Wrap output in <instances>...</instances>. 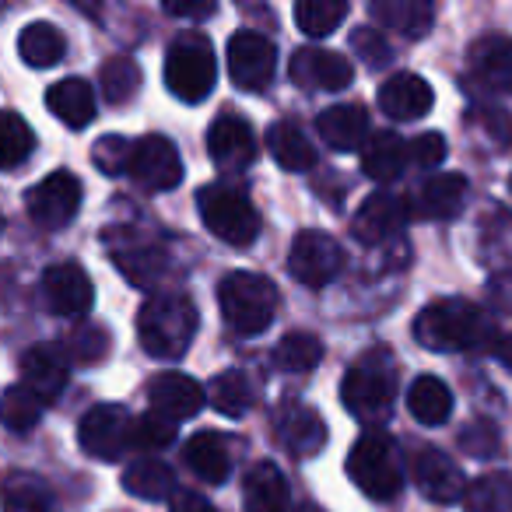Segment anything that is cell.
I'll use <instances>...</instances> for the list:
<instances>
[{
    "mask_svg": "<svg viewBox=\"0 0 512 512\" xmlns=\"http://www.w3.org/2000/svg\"><path fill=\"white\" fill-rule=\"evenodd\" d=\"M43 400L36 397V393L29 390V386H8L4 390V397H0V425L8 428V432H32V428L39 425V418H43Z\"/></svg>",
    "mask_w": 512,
    "mask_h": 512,
    "instance_id": "obj_37",
    "label": "cell"
},
{
    "mask_svg": "<svg viewBox=\"0 0 512 512\" xmlns=\"http://www.w3.org/2000/svg\"><path fill=\"white\" fill-rule=\"evenodd\" d=\"M36 148V134L18 113H0V169H18Z\"/></svg>",
    "mask_w": 512,
    "mask_h": 512,
    "instance_id": "obj_41",
    "label": "cell"
},
{
    "mask_svg": "<svg viewBox=\"0 0 512 512\" xmlns=\"http://www.w3.org/2000/svg\"><path fill=\"white\" fill-rule=\"evenodd\" d=\"M165 88L176 95L179 102H204L214 92V81H218V57H214V46L207 43L200 32H186L176 43L169 46V57H165Z\"/></svg>",
    "mask_w": 512,
    "mask_h": 512,
    "instance_id": "obj_6",
    "label": "cell"
},
{
    "mask_svg": "<svg viewBox=\"0 0 512 512\" xmlns=\"http://www.w3.org/2000/svg\"><path fill=\"white\" fill-rule=\"evenodd\" d=\"M176 439V421L162 418V414L148 411L134 421V446L137 449H148V453H158V449L172 446Z\"/></svg>",
    "mask_w": 512,
    "mask_h": 512,
    "instance_id": "obj_44",
    "label": "cell"
},
{
    "mask_svg": "<svg viewBox=\"0 0 512 512\" xmlns=\"http://www.w3.org/2000/svg\"><path fill=\"white\" fill-rule=\"evenodd\" d=\"M71 351L81 365H95L109 355V334L99 327V323H85V327L74 330L71 337Z\"/></svg>",
    "mask_w": 512,
    "mask_h": 512,
    "instance_id": "obj_45",
    "label": "cell"
},
{
    "mask_svg": "<svg viewBox=\"0 0 512 512\" xmlns=\"http://www.w3.org/2000/svg\"><path fill=\"white\" fill-rule=\"evenodd\" d=\"M130 155H134V144L127 141V137H116V134H106L95 141L92 148V162L99 172H106V176H120V172L130 169Z\"/></svg>",
    "mask_w": 512,
    "mask_h": 512,
    "instance_id": "obj_43",
    "label": "cell"
},
{
    "mask_svg": "<svg viewBox=\"0 0 512 512\" xmlns=\"http://www.w3.org/2000/svg\"><path fill=\"white\" fill-rule=\"evenodd\" d=\"M78 442L95 460H120L134 446V418L120 404H95L81 418Z\"/></svg>",
    "mask_w": 512,
    "mask_h": 512,
    "instance_id": "obj_10",
    "label": "cell"
},
{
    "mask_svg": "<svg viewBox=\"0 0 512 512\" xmlns=\"http://www.w3.org/2000/svg\"><path fill=\"white\" fill-rule=\"evenodd\" d=\"M228 78L242 92H264L278 71V50L260 32H235L225 50Z\"/></svg>",
    "mask_w": 512,
    "mask_h": 512,
    "instance_id": "obj_8",
    "label": "cell"
},
{
    "mask_svg": "<svg viewBox=\"0 0 512 512\" xmlns=\"http://www.w3.org/2000/svg\"><path fill=\"white\" fill-rule=\"evenodd\" d=\"M218 306L235 334H264L281 306V292L271 278L253 271H232L218 285Z\"/></svg>",
    "mask_w": 512,
    "mask_h": 512,
    "instance_id": "obj_3",
    "label": "cell"
},
{
    "mask_svg": "<svg viewBox=\"0 0 512 512\" xmlns=\"http://www.w3.org/2000/svg\"><path fill=\"white\" fill-rule=\"evenodd\" d=\"M0 502L4 512H57L50 484L36 474H8L0 481Z\"/></svg>",
    "mask_w": 512,
    "mask_h": 512,
    "instance_id": "obj_30",
    "label": "cell"
},
{
    "mask_svg": "<svg viewBox=\"0 0 512 512\" xmlns=\"http://www.w3.org/2000/svg\"><path fill=\"white\" fill-rule=\"evenodd\" d=\"M0 225H4V218H0Z\"/></svg>",
    "mask_w": 512,
    "mask_h": 512,
    "instance_id": "obj_55",
    "label": "cell"
},
{
    "mask_svg": "<svg viewBox=\"0 0 512 512\" xmlns=\"http://www.w3.org/2000/svg\"><path fill=\"white\" fill-rule=\"evenodd\" d=\"M197 211L204 218L207 232L214 239L228 242V246H253L260 235V211L246 193L232 190V186H204L197 193Z\"/></svg>",
    "mask_w": 512,
    "mask_h": 512,
    "instance_id": "obj_7",
    "label": "cell"
},
{
    "mask_svg": "<svg viewBox=\"0 0 512 512\" xmlns=\"http://www.w3.org/2000/svg\"><path fill=\"white\" fill-rule=\"evenodd\" d=\"M509 190H512V176H509Z\"/></svg>",
    "mask_w": 512,
    "mask_h": 512,
    "instance_id": "obj_54",
    "label": "cell"
},
{
    "mask_svg": "<svg viewBox=\"0 0 512 512\" xmlns=\"http://www.w3.org/2000/svg\"><path fill=\"white\" fill-rule=\"evenodd\" d=\"M407 151H411L414 165H421V169H435V165L446 162V137L442 134H418L411 144H407Z\"/></svg>",
    "mask_w": 512,
    "mask_h": 512,
    "instance_id": "obj_46",
    "label": "cell"
},
{
    "mask_svg": "<svg viewBox=\"0 0 512 512\" xmlns=\"http://www.w3.org/2000/svg\"><path fill=\"white\" fill-rule=\"evenodd\" d=\"M491 355L505 365V372H512V334H498L495 344H491Z\"/></svg>",
    "mask_w": 512,
    "mask_h": 512,
    "instance_id": "obj_52",
    "label": "cell"
},
{
    "mask_svg": "<svg viewBox=\"0 0 512 512\" xmlns=\"http://www.w3.org/2000/svg\"><path fill=\"white\" fill-rule=\"evenodd\" d=\"M488 116H481L484 130H491L498 144H512V116L505 109H484Z\"/></svg>",
    "mask_w": 512,
    "mask_h": 512,
    "instance_id": "obj_50",
    "label": "cell"
},
{
    "mask_svg": "<svg viewBox=\"0 0 512 512\" xmlns=\"http://www.w3.org/2000/svg\"><path fill=\"white\" fill-rule=\"evenodd\" d=\"M169 512H218V509L204 495H197V491H176L169 498Z\"/></svg>",
    "mask_w": 512,
    "mask_h": 512,
    "instance_id": "obj_51",
    "label": "cell"
},
{
    "mask_svg": "<svg viewBox=\"0 0 512 512\" xmlns=\"http://www.w3.org/2000/svg\"><path fill=\"white\" fill-rule=\"evenodd\" d=\"M344 18H348L344 0H302V4H295V25L313 39L330 36Z\"/></svg>",
    "mask_w": 512,
    "mask_h": 512,
    "instance_id": "obj_40",
    "label": "cell"
},
{
    "mask_svg": "<svg viewBox=\"0 0 512 512\" xmlns=\"http://www.w3.org/2000/svg\"><path fill=\"white\" fill-rule=\"evenodd\" d=\"M22 379L43 404L57 400L67 390V383H71V362H67L64 348H57V344L29 348L22 358Z\"/></svg>",
    "mask_w": 512,
    "mask_h": 512,
    "instance_id": "obj_19",
    "label": "cell"
},
{
    "mask_svg": "<svg viewBox=\"0 0 512 512\" xmlns=\"http://www.w3.org/2000/svg\"><path fill=\"white\" fill-rule=\"evenodd\" d=\"M470 74L477 85L491 92L512 95V39L509 36H484L467 53Z\"/></svg>",
    "mask_w": 512,
    "mask_h": 512,
    "instance_id": "obj_20",
    "label": "cell"
},
{
    "mask_svg": "<svg viewBox=\"0 0 512 512\" xmlns=\"http://www.w3.org/2000/svg\"><path fill=\"white\" fill-rule=\"evenodd\" d=\"M341 400L355 418L372 421V425L390 418L393 400H397V369H393L390 351L376 348L358 358L341 383Z\"/></svg>",
    "mask_w": 512,
    "mask_h": 512,
    "instance_id": "obj_4",
    "label": "cell"
},
{
    "mask_svg": "<svg viewBox=\"0 0 512 512\" xmlns=\"http://www.w3.org/2000/svg\"><path fill=\"white\" fill-rule=\"evenodd\" d=\"M411 477L418 484V491L432 502H456V498L467 495V481H463L460 463L453 460L449 453L435 446H421L411 460Z\"/></svg>",
    "mask_w": 512,
    "mask_h": 512,
    "instance_id": "obj_13",
    "label": "cell"
},
{
    "mask_svg": "<svg viewBox=\"0 0 512 512\" xmlns=\"http://www.w3.org/2000/svg\"><path fill=\"white\" fill-rule=\"evenodd\" d=\"M242 502H246V512H288L292 488H288V477L281 474L278 463L264 460L249 467L246 484H242Z\"/></svg>",
    "mask_w": 512,
    "mask_h": 512,
    "instance_id": "obj_24",
    "label": "cell"
},
{
    "mask_svg": "<svg viewBox=\"0 0 512 512\" xmlns=\"http://www.w3.org/2000/svg\"><path fill=\"white\" fill-rule=\"evenodd\" d=\"M197 306L186 295H151L137 313L141 348L158 362H176L190 351L197 337Z\"/></svg>",
    "mask_w": 512,
    "mask_h": 512,
    "instance_id": "obj_1",
    "label": "cell"
},
{
    "mask_svg": "<svg viewBox=\"0 0 512 512\" xmlns=\"http://www.w3.org/2000/svg\"><path fill=\"white\" fill-rule=\"evenodd\" d=\"M407 218H411L407 200L397 197V193L379 190L358 207L351 232H355V239L362 242V246H383V242H390L393 235H400V228L407 225Z\"/></svg>",
    "mask_w": 512,
    "mask_h": 512,
    "instance_id": "obj_15",
    "label": "cell"
},
{
    "mask_svg": "<svg viewBox=\"0 0 512 512\" xmlns=\"http://www.w3.org/2000/svg\"><path fill=\"white\" fill-rule=\"evenodd\" d=\"M407 162H411L407 141L393 134V130L372 134L362 148V169H365V176L376 179V183H393V179H400Z\"/></svg>",
    "mask_w": 512,
    "mask_h": 512,
    "instance_id": "obj_26",
    "label": "cell"
},
{
    "mask_svg": "<svg viewBox=\"0 0 512 512\" xmlns=\"http://www.w3.org/2000/svg\"><path fill=\"white\" fill-rule=\"evenodd\" d=\"M316 134L320 141H327V148L334 151H355L365 148V137H369V113L365 106L355 102H341V106H330L316 120Z\"/></svg>",
    "mask_w": 512,
    "mask_h": 512,
    "instance_id": "obj_22",
    "label": "cell"
},
{
    "mask_svg": "<svg viewBox=\"0 0 512 512\" xmlns=\"http://www.w3.org/2000/svg\"><path fill=\"white\" fill-rule=\"evenodd\" d=\"M67 53V39L64 32L57 29V25L50 22H32L25 25V32L18 36V57L25 60L29 67H53L60 64Z\"/></svg>",
    "mask_w": 512,
    "mask_h": 512,
    "instance_id": "obj_31",
    "label": "cell"
},
{
    "mask_svg": "<svg viewBox=\"0 0 512 512\" xmlns=\"http://www.w3.org/2000/svg\"><path fill=\"white\" fill-rule=\"evenodd\" d=\"M491 327L484 313L467 299L428 302L414 320V341L428 351H470L488 341Z\"/></svg>",
    "mask_w": 512,
    "mask_h": 512,
    "instance_id": "obj_2",
    "label": "cell"
},
{
    "mask_svg": "<svg viewBox=\"0 0 512 512\" xmlns=\"http://www.w3.org/2000/svg\"><path fill=\"white\" fill-rule=\"evenodd\" d=\"M369 11L383 29L397 32L404 39L428 36V29L435 22V8L425 0H376Z\"/></svg>",
    "mask_w": 512,
    "mask_h": 512,
    "instance_id": "obj_28",
    "label": "cell"
},
{
    "mask_svg": "<svg viewBox=\"0 0 512 512\" xmlns=\"http://www.w3.org/2000/svg\"><path fill=\"white\" fill-rule=\"evenodd\" d=\"M46 106H50V113L71 130H81L95 120V92L85 78L57 81V85L50 88V95H46Z\"/></svg>",
    "mask_w": 512,
    "mask_h": 512,
    "instance_id": "obj_27",
    "label": "cell"
},
{
    "mask_svg": "<svg viewBox=\"0 0 512 512\" xmlns=\"http://www.w3.org/2000/svg\"><path fill=\"white\" fill-rule=\"evenodd\" d=\"M130 176L144 186V190H176L183 183V158H179L176 144L169 137H144L134 144V155H130Z\"/></svg>",
    "mask_w": 512,
    "mask_h": 512,
    "instance_id": "obj_11",
    "label": "cell"
},
{
    "mask_svg": "<svg viewBox=\"0 0 512 512\" xmlns=\"http://www.w3.org/2000/svg\"><path fill=\"white\" fill-rule=\"evenodd\" d=\"M288 78L299 88H309V92H341V88H348L355 81V67L341 53L306 46L288 64Z\"/></svg>",
    "mask_w": 512,
    "mask_h": 512,
    "instance_id": "obj_14",
    "label": "cell"
},
{
    "mask_svg": "<svg viewBox=\"0 0 512 512\" xmlns=\"http://www.w3.org/2000/svg\"><path fill=\"white\" fill-rule=\"evenodd\" d=\"M460 446L467 449L470 456H495L498 449H502V439H498V432L488 421H474V425L460 435Z\"/></svg>",
    "mask_w": 512,
    "mask_h": 512,
    "instance_id": "obj_47",
    "label": "cell"
},
{
    "mask_svg": "<svg viewBox=\"0 0 512 512\" xmlns=\"http://www.w3.org/2000/svg\"><path fill=\"white\" fill-rule=\"evenodd\" d=\"M351 46L362 53L365 64H369L372 71H379V67L390 60V46L383 43V36H379L376 29H358L355 36H351Z\"/></svg>",
    "mask_w": 512,
    "mask_h": 512,
    "instance_id": "obj_48",
    "label": "cell"
},
{
    "mask_svg": "<svg viewBox=\"0 0 512 512\" xmlns=\"http://www.w3.org/2000/svg\"><path fill=\"white\" fill-rule=\"evenodd\" d=\"M288 271L299 285L323 288L344 271V249L334 235L327 232H299L292 242V253H288Z\"/></svg>",
    "mask_w": 512,
    "mask_h": 512,
    "instance_id": "obj_9",
    "label": "cell"
},
{
    "mask_svg": "<svg viewBox=\"0 0 512 512\" xmlns=\"http://www.w3.org/2000/svg\"><path fill=\"white\" fill-rule=\"evenodd\" d=\"M463 200H467V179L456 176V172H439V176H432L421 186L414 211H418L421 218L446 221L463 211Z\"/></svg>",
    "mask_w": 512,
    "mask_h": 512,
    "instance_id": "obj_29",
    "label": "cell"
},
{
    "mask_svg": "<svg viewBox=\"0 0 512 512\" xmlns=\"http://www.w3.org/2000/svg\"><path fill=\"white\" fill-rule=\"evenodd\" d=\"M214 11H218V4H211V0H186V4H176V0H169V4H165V15H169V18H186V22L211 18Z\"/></svg>",
    "mask_w": 512,
    "mask_h": 512,
    "instance_id": "obj_49",
    "label": "cell"
},
{
    "mask_svg": "<svg viewBox=\"0 0 512 512\" xmlns=\"http://www.w3.org/2000/svg\"><path fill=\"white\" fill-rule=\"evenodd\" d=\"M81 211V183L71 172H53L29 190V214L39 228H64Z\"/></svg>",
    "mask_w": 512,
    "mask_h": 512,
    "instance_id": "obj_12",
    "label": "cell"
},
{
    "mask_svg": "<svg viewBox=\"0 0 512 512\" xmlns=\"http://www.w3.org/2000/svg\"><path fill=\"white\" fill-rule=\"evenodd\" d=\"M463 509L467 512H512V474L509 470L481 474L474 484H467Z\"/></svg>",
    "mask_w": 512,
    "mask_h": 512,
    "instance_id": "obj_36",
    "label": "cell"
},
{
    "mask_svg": "<svg viewBox=\"0 0 512 512\" xmlns=\"http://www.w3.org/2000/svg\"><path fill=\"white\" fill-rule=\"evenodd\" d=\"M302 512H316V509H302Z\"/></svg>",
    "mask_w": 512,
    "mask_h": 512,
    "instance_id": "obj_53",
    "label": "cell"
},
{
    "mask_svg": "<svg viewBox=\"0 0 512 512\" xmlns=\"http://www.w3.org/2000/svg\"><path fill=\"white\" fill-rule=\"evenodd\" d=\"M204 400H207V390L193 376H186V372H158L148 383L151 411L169 421L193 418V414L204 407Z\"/></svg>",
    "mask_w": 512,
    "mask_h": 512,
    "instance_id": "obj_17",
    "label": "cell"
},
{
    "mask_svg": "<svg viewBox=\"0 0 512 512\" xmlns=\"http://www.w3.org/2000/svg\"><path fill=\"white\" fill-rule=\"evenodd\" d=\"M232 442L218 432H197L183 449V460L200 481L207 484H225L232 474Z\"/></svg>",
    "mask_w": 512,
    "mask_h": 512,
    "instance_id": "obj_25",
    "label": "cell"
},
{
    "mask_svg": "<svg viewBox=\"0 0 512 512\" xmlns=\"http://www.w3.org/2000/svg\"><path fill=\"white\" fill-rule=\"evenodd\" d=\"M407 411L421 421V425H442L453 414V393L442 379L418 376L407 390Z\"/></svg>",
    "mask_w": 512,
    "mask_h": 512,
    "instance_id": "obj_33",
    "label": "cell"
},
{
    "mask_svg": "<svg viewBox=\"0 0 512 512\" xmlns=\"http://www.w3.org/2000/svg\"><path fill=\"white\" fill-rule=\"evenodd\" d=\"M43 299L57 316H85L95 302V288L78 264H53L43 274Z\"/></svg>",
    "mask_w": 512,
    "mask_h": 512,
    "instance_id": "obj_18",
    "label": "cell"
},
{
    "mask_svg": "<svg viewBox=\"0 0 512 512\" xmlns=\"http://www.w3.org/2000/svg\"><path fill=\"white\" fill-rule=\"evenodd\" d=\"M123 488L137 498H148V502H165V498L176 495V477L165 463L137 460L123 470Z\"/></svg>",
    "mask_w": 512,
    "mask_h": 512,
    "instance_id": "obj_34",
    "label": "cell"
},
{
    "mask_svg": "<svg viewBox=\"0 0 512 512\" xmlns=\"http://www.w3.org/2000/svg\"><path fill=\"white\" fill-rule=\"evenodd\" d=\"M207 400H211L214 411L225 414V418H242V414L253 407V383H249L246 372L228 369V372H221V376L211 379V386H207Z\"/></svg>",
    "mask_w": 512,
    "mask_h": 512,
    "instance_id": "obj_35",
    "label": "cell"
},
{
    "mask_svg": "<svg viewBox=\"0 0 512 512\" xmlns=\"http://www.w3.org/2000/svg\"><path fill=\"white\" fill-rule=\"evenodd\" d=\"M323 358V344L316 334H306V330H292V334H285L278 341V348H274V362H278V369L285 372H309L316 369Z\"/></svg>",
    "mask_w": 512,
    "mask_h": 512,
    "instance_id": "obj_39",
    "label": "cell"
},
{
    "mask_svg": "<svg viewBox=\"0 0 512 512\" xmlns=\"http://www.w3.org/2000/svg\"><path fill=\"white\" fill-rule=\"evenodd\" d=\"M207 155L218 169L225 172H246L256 158V137L242 116H218L207 130Z\"/></svg>",
    "mask_w": 512,
    "mask_h": 512,
    "instance_id": "obj_16",
    "label": "cell"
},
{
    "mask_svg": "<svg viewBox=\"0 0 512 512\" xmlns=\"http://www.w3.org/2000/svg\"><path fill=\"white\" fill-rule=\"evenodd\" d=\"M99 85H102L106 102H113V106H127V102L137 95V88H141V67H137L130 57H113L109 64H102Z\"/></svg>",
    "mask_w": 512,
    "mask_h": 512,
    "instance_id": "obj_42",
    "label": "cell"
},
{
    "mask_svg": "<svg viewBox=\"0 0 512 512\" xmlns=\"http://www.w3.org/2000/svg\"><path fill=\"white\" fill-rule=\"evenodd\" d=\"M348 477L362 495L376 502L397 498L404 488V463H400L397 442L383 432L362 435L348 453Z\"/></svg>",
    "mask_w": 512,
    "mask_h": 512,
    "instance_id": "obj_5",
    "label": "cell"
},
{
    "mask_svg": "<svg viewBox=\"0 0 512 512\" xmlns=\"http://www.w3.org/2000/svg\"><path fill=\"white\" fill-rule=\"evenodd\" d=\"M116 267L127 274L130 285L151 288L169 274V256H165V249H151V246L123 249V253H116Z\"/></svg>",
    "mask_w": 512,
    "mask_h": 512,
    "instance_id": "obj_38",
    "label": "cell"
},
{
    "mask_svg": "<svg viewBox=\"0 0 512 512\" xmlns=\"http://www.w3.org/2000/svg\"><path fill=\"white\" fill-rule=\"evenodd\" d=\"M435 92L421 74H393L383 88H379V109L390 120H421L432 109Z\"/></svg>",
    "mask_w": 512,
    "mask_h": 512,
    "instance_id": "obj_21",
    "label": "cell"
},
{
    "mask_svg": "<svg viewBox=\"0 0 512 512\" xmlns=\"http://www.w3.org/2000/svg\"><path fill=\"white\" fill-rule=\"evenodd\" d=\"M278 439L288 453L295 456H316L327 446V425L323 418L306 404H288L278 414Z\"/></svg>",
    "mask_w": 512,
    "mask_h": 512,
    "instance_id": "obj_23",
    "label": "cell"
},
{
    "mask_svg": "<svg viewBox=\"0 0 512 512\" xmlns=\"http://www.w3.org/2000/svg\"><path fill=\"white\" fill-rule=\"evenodd\" d=\"M267 148H271L274 162L288 172H309L316 165L313 141H306V134L295 123H274L267 130Z\"/></svg>",
    "mask_w": 512,
    "mask_h": 512,
    "instance_id": "obj_32",
    "label": "cell"
}]
</instances>
